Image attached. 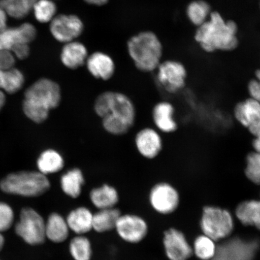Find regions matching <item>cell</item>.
Wrapping results in <instances>:
<instances>
[{
    "label": "cell",
    "instance_id": "obj_11",
    "mask_svg": "<svg viewBox=\"0 0 260 260\" xmlns=\"http://www.w3.org/2000/svg\"><path fill=\"white\" fill-rule=\"evenodd\" d=\"M50 23L52 36L55 40L64 44L76 41L84 29L82 21L74 15H56Z\"/></svg>",
    "mask_w": 260,
    "mask_h": 260
},
{
    "label": "cell",
    "instance_id": "obj_41",
    "mask_svg": "<svg viewBox=\"0 0 260 260\" xmlns=\"http://www.w3.org/2000/svg\"><path fill=\"white\" fill-rule=\"evenodd\" d=\"M5 242L4 237H3L2 233H0V251H2L3 246H4Z\"/></svg>",
    "mask_w": 260,
    "mask_h": 260
},
{
    "label": "cell",
    "instance_id": "obj_5",
    "mask_svg": "<svg viewBox=\"0 0 260 260\" xmlns=\"http://www.w3.org/2000/svg\"><path fill=\"white\" fill-rule=\"evenodd\" d=\"M200 226L204 235L217 243L223 242L229 239L235 230V216L228 209L208 205L203 209Z\"/></svg>",
    "mask_w": 260,
    "mask_h": 260
},
{
    "label": "cell",
    "instance_id": "obj_1",
    "mask_svg": "<svg viewBox=\"0 0 260 260\" xmlns=\"http://www.w3.org/2000/svg\"><path fill=\"white\" fill-rule=\"evenodd\" d=\"M93 111L110 135L124 136L134 126L137 110L131 98L116 90H106L94 100Z\"/></svg>",
    "mask_w": 260,
    "mask_h": 260
},
{
    "label": "cell",
    "instance_id": "obj_12",
    "mask_svg": "<svg viewBox=\"0 0 260 260\" xmlns=\"http://www.w3.org/2000/svg\"><path fill=\"white\" fill-rule=\"evenodd\" d=\"M162 245L169 260H188L193 255L192 246L184 234L175 228L166 230Z\"/></svg>",
    "mask_w": 260,
    "mask_h": 260
},
{
    "label": "cell",
    "instance_id": "obj_13",
    "mask_svg": "<svg viewBox=\"0 0 260 260\" xmlns=\"http://www.w3.org/2000/svg\"><path fill=\"white\" fill-rule=\"evenodd\" d=\"M115 230L123 241L136 244L141 242L147 236L148 225L141 216L133 214H121Z\"/></svg>",
    "mask_w": 260,
    "mask_h": 260
},
{
    "label": "cell",
    "instance_id": "obj_39",
    "mask_svg": "<svg viewBox=\"0 0 260 260\" xmlns=\"http://www.w3.org/2000/svg\"><path fill=\"white\" fill-rule=\"evenodd\" d=\"M83 1L90 5L102 6L107 4L109 0H83Z\"/></svg>",
    "mask_w": 260,
    "mask_h": 260
},
{
    "label": "cell",
    "instance_id": "obj_14",
    "mask_svg": "<svg viewBox=\"0 0 260 260\" xmlns=\"http://www.w3.org/2000/svg\"><path fill=\"white\" fill-rule=\"evenodd\" d=\"M134 142L139 154L147 160L158 157L164 149L161 133L151 126L140 129L136 133Z\"/></svg>",
    "mask_w": 260,
    "mask_h": 260
},
{
    "label": "cell",
    "instance_id": "obj_23",
    "mask_svg": "<svg viewBox=\"0 0 260 260\" xmlns=\"http://www.w3.org/2000/svg\"><path fill=\"white\" fill-rule=\"evenodd\" d=\"M70 232L66 218L59 213H52L45 221V237L52 242L66 241Z\"/></svg>",
    "mask_w": 260,
    "mask_h": 260
},
{
    "label": "cell",
    "instance_id": "obj_25",
    "mask_svg": "<svg viewBox=\"0 0 260 260\" xmlns=\"http://www.w3.org/2000/svg\"><path fill=\"white\" fill-rule=\"evenodd\" d=\"M121 214V211L116 207L98 210L93 214L92 230L103 233L115 229Z\"/></svg>",
    "mask_w": 260,
    "mask_h": 260
},
{
    "label": "cell",
    "instance_id": "obj_26",
    "mask_svg": "<svg viewBox=\"0 0 260 260\" xmlns=\"http://www.w3.org/2000/svg\"><path fill=\"white\" fill-rule=\"evenodd\" d=\"M191 246L193 255L200 260H213L218 248L216 241L203 233L196 237Z\"/></svg>",
    "mask_w": 260,
    "mask_h": 260
},
{
    "label": "cell",
    "instance_id": "obj_8",
    "mask_svg": "<svg viewBox=\"0 0 260 260\" xmlns=\"http://www.w3.org/2000/svg\"><path fill=\"white\" fill-rule=\"evenodd\" d=\"M156 71V81L165 93L175 95L186 86L187 71L180 61L173 60L162 61Z\"/></svg>",
    "mask_w": 260,
    "mask_h": 260
},
{
    "label": "cell",
    "instance_id": "obj_6",
    "mask_svg": "<svg viewBox=\"0 0 260 260\" xmlns=\"http://www.w3.org/2000/svg\"><path fill=\"white\" fill-rule=\"evenodd\" d=\"M24 96V102L51 112L60 106L62 92L56 81L42 78L26 90Z\"/></svg>",
    "mask_w": 260,
    "mask_h": 260
},
{
    "label": "cell",
    "instance_id": "obj_10",
    "mask_svg": "<svg viewBox=\"0 0 260 260\" xmlns=\"http://www.w3.org/2000/svg\"><path fill=\"white\" fill-rule=\"evenodd\" d=\"M235 121L245 128L252 137L260 132V102L251 98L240 101L234 107Z\"/></svg>",
    "mask_w": 260,
    "mask_h": 260
},
{
    "label": "cell",
    "instance_id": "obj_32",
    "mask_svg": "<svg viewBox=\"0 0 260 260\" xmlns=\"http://www.w3.org/2000/svg\"><path fill=\"white\" fill-rule=\"evenodd\" d=\"M32 10L38 22L47 23L56 16L57 6L53 0H37L32 5Z\"/></svg>",
    "mask_w": 260,
    "mask_h": 260
},
{
    "label": "cell",
    "instance_id": "obj_21",
    "mask_svg": "<svg viewBox=\"0 0 260 260\" xmlns=\"http://www.w3.org/2000/svg\"><path fill=\"white\" fill-rule=\"evenodd\" d=\"M91 203L98 210L116 207L119 200L118 191L109 184L94 187L89 193Z\"/></svg>",
    "mask_w": 260,
    "mask_h": 260
},
{
    "label": "cell",
    "instance_id": "obj_35",
    "mask_svg": "<svg viewBox=\"0 0 260 260\" xmlns=\"http://www.w3.org/2000/svg\"><path fill=\"white\" fill-rule=\"evenodd\" d=\"M11 51L15 58H18L19 59H24L30 54V47L28 44L18 43L15 44L12 48Z\"/></svg>",
    "mask_w": 260,
    "mask_h": 260
},
{
    "label": "cell",
    "instance_id": "obj_2",
    "mask_svg": "<svg viewBox=\"0 0 260 260\" xmlns=\"http://www.w3.org/2000/svg\"><path fill=\"white\" fill-rule=\"evenodd\" d=\"M237 31L235 21H225L218 12H211L209 19L198 27L194 40L207 53L233 51L239 45Z\"/></svg>",
    "mask_w": 260,
    "mask_h": 260
},
{
    "label": "cell",
    "instance_id": "obj_37",
    "mask_svg": "<svg viewBox=\"0 0 260 260\" xmlns=\"http://www.w3.org/2000/svg\"><path fill=\"white\" fill-rule=\"evenodd\" d=\"M8 15L0 6V30L7 27Z\"/></svg>",
    "mask_w": 260,
    "mask_h": 260
},
{
    "label": "cell",
    "instance_id": "obj_31",
    "mask_svg": "<svg viewBox=\"0 0 260 260\" xmlns=\"http://www.w3.org/2000/svg\"><path fill=\"white\" fill-rule=\"evenodd\" d=\"M243 172L250 183L260 186V152L252 150L247 154Z\"/></svg>",
    "mask_w": 260,
    "mask_h": 260
},
{
    "label": "cell",
    "instance_id": "obj_4",
    "mask_svg": "<svg viewBox=\"0 0 260 260\" xmlns=\"http://www.w3.org/2000/svg\"><path fill=\"white\" fill-rule=\"evenodd\" d=\"M51 182L39 171H21L6 176L0 182V188L6 193L34 198L47 193Z\"/></svg>",
    "mask_w": 260,
    "mask_h": 260
},
{
    "label": "cell",
    "instance_id": "obj_9",
    "mask_svg": "<svg viewBox=\"0 0 260 260\" xmlns=\"http://www.w3.org/2000/svg\"><path fill=\"white\" fill-rule=\"evenodd\" d=\"M148 198L152 209L162 215L174 213L180 204V194L177 188L166 181L155 184L149 191Z\"/></svg>",
    "mask_w": 260,
    "mask_h": 260
},
{
    "label": "cell",
    "instance_id": "obj_34",
    "mask_svg": "<svg viewBox=\"0 0 260 260\" xmlns=\"http://www.w3.org/2000/svg\"><path fill=\"white\" fill-rule=\"evenodd\" d=\"M15 57L11 51L0 50V70H8L14 67Z\"/></svg>",
    "mask_w": 260,
    "mask_h": 260
},
{
    "label": "cell",
    "instance_id": "obj_33",
    "mask_svg": "<svg viewBox=\"0 0 260 260\" xmlns=\"http://www.w3.org/2000/svg\"><path fill=\"white\" fill-rule=\"evenodd\" d=\"M14 222V212L7 203L0 202V233L6 232Z\"/></svg>",
    "mask_w": 260,
    "mask_h": 260
},
{
    "label": "cell",
    "instance_id": "obj_16",
    "mask_svg": "<svg viewBox=\"0 0 260 260\" xmlns=\"http://www.w3.org/2000/svg\"><path fill=\"white\" fill-rule=\"evenodd\" d=\"M37 35L35 26L27 22L16 27H6L0 30V50L11 51L16 44H29Z\"/></svg>",
    "mask_w": 260,
    "mask_h": 260
},
{
    "label": "cell",
    "instance_id": "obj_22",
    "mask_svg": "<svg viewBox=\"0 0 260 260\" xmlns=\"http://www.w3.org/2000/svg\"><path fill=\"white\" fill-rule=\"evenodd\" d=\"M93 214L86 207L71 211L66 219L70 230L76 235H85L92 230Z\"/></svg>",
    "mask_w": 260,
    "mask_h": 260
},
{
    "label": "cell",
    "instance_id": "obj_20",
    "mask_svg": "<svg viewBox=\"0 0 260 260\" xmlns=\"http://www.w3.org/2000/svg\"><path fill=\"white\" fill-rule=\"evenodd\" d=\"M235 215L243 226L253 227L260 232V199L242 201L236 207Z\"/></svg>",
    "mask_w": 260,
    "mask_h": 260
},
{
    "label": "cell",
    "instance_id": "obj_24",
    "mask_svg": "<svg viewBox=\"0 0 260 260\" xmlns=\"http://www.w3.org/2000/svg\"><path fill=\"white\" fill-rule=\"evenodd\" d=\"M63 155L56 149L49 148L41 152L37 160L38 171L48 176L58 173L65 167Z\"/></svg>",
    "mask_w": 260,
    "mask_h": 260
},
{
    "label": "cell",
    "instance_id": "obj_3",
    "mask_svg": "<svg viewBox=\"0 0 260 260\" xmlns=\"http://www.w3.org/2000/svg\"><path fill=\"white\" fill-rule=\"evenodd\" d=\"M127 48L135 67L143 73L153 72L161 62L162 45L153 32L143 31L134 36L128 42Z\"/></svg>",
    "mask_w": 260,
    "mask_h": 260
},
{
    "label": "cell",
    "instance_id": "obj_42",
    "mask_svg": "<svg viewBox=\"0 0 260 260\" xmlns=\"http://www.w3.org/2000/svg\"><path fill=\"white\" fill-rule=\"evenodd\" d=\"M255 78L256 80H258L259 81H260V69L255 71Z\"/></svg>",
    "mask_w": 260,
    "mask_h": 260
},
{
    "label": "cell",
    "instance_id": "obj_40",
    "mask_svg": "<svg viewBox=\"0 0 260 260\" xmlns=\"http://www.w3.org/2000/svg\"><path fill=\"white\" fill-rule=\"evenodd\" d=\"M6 102V96L5 93H3V91L0 90V110L4 106Z\"/></svg>",
    "mask_w": 260,
    "mask_h": 260
},
{
    "label": "cell",
    "instance_id": "obj_18",
    "mask_svg": "<svg viewBox=\"0 0 260 260\" xmlns=\"http://www.w3.org/2000/svg\"><path fill=\"white\" fill-rule=\"evenodd\" d=\"M87 48L76 41L65 44L60 53V60L64 67L76 70L86 64L88 57Z\"/></svg>",
    "mask_w": 260,
    "mask_h": 260
},
{
    "label": "cell",
    "instance_id": "obj_43",
    "mask_svg": "<svg viewBox=\"0 0 260 260\" xmlns=\"http://www.w3.org/2000/svg\"><path fill=\"white\" fill-rule=\"evenodd\" d=\"M32 2H34H34H35V1H37V0H32Z\"/></svg>",
    "mask_w": 260,
    "mask_h": 260
},
{
    "label": "cell",
    "instance_id": "obj_27",
    "mask_svg": "<svg viewBox=\"0 0 260 260\" xmlns=\"http://www.w3.org/2000/svg\"><path fill=\"white\" fill-rule=\"evenodd\" d=\"M24 75L20 71L12 68L8 70H0V90L10 94L21 89L24 84Z\"/></svg>",
    "mask_w": 260,
    "mask_h": 260
},
{
    "label": "cell",
    "instance_id": "obj_15",
    "mask_svg": "<svg viewBox=\"0 0 260 260\" xmlns=\"http://www.w3.org/2000/svg\"><path fill=\"white\" fill-rule=\"evenodd\" d=\"M151 118L154 128L161 134H173L177 131L178 124L175 119V107L169 101L155 103L152 109Z\"/></svg>",
    "mask_w": 260,
    "mask_h": 260
},
{
    "label": "cell",
    "instance_id": "obj_19",
    "mask_svg": "<svg viewBox=\"0 0 260 260\" xmlns=\"http://www.w3.org/2000/svg\"><path fill=\"white\" fill-rule=\"evenodd\" d=\"M85 177L82 170L78 167L70 168L60 178V186L63 193L73 199H77L82 193L85 184Z\"/></svg>",
    "mask_w": 260,
    "mask_h": 260
},
{
    "label": "cell",
    "instance_id": "obj_36",
    "mask_svg": "<svg viewBox=\"0 0 260 260\" xmlns=\"http://www.w3.org/2000/svg\"><path fill=\"white\" fill-rule=\"evenodd\" d=\"M248 96L260 102V81L253 78L247 84Z\"/></svg>",
    "mask_w": 260,
    "mask_h": 260
},
{
    "label": "cell",
    "instance_id": "obj_28",
    "mask_svg": "<svg viewBox=\"0 0 260 260\" xmlns=\"http://www.w3.org/2000/svg\"><path fill=\"white\" fill-rule=\"evenodd\" d=\"M211 7L204 0H194L187 6L186 14L188 19L194 25L199 27L210 17Z\"/></svg>",
    "mask_w": 260,
    "mask_h": 260
},
{
    "label": "cell",
    "instance_id": "obj_7",
    "mask_svg": "<svg viewBox=\"0 0 260 260\" xmlns=\"http://www.w3.org/2000/svg\"><path fill=\"white\" fill-rule=\"evenodd\" d=\"M15 230L16 235L28 245H41L47 239L45 220L37 211L30 207L21 210Z\"/></svg>",
    "mask_w": 260,
    "mask_h": 260
},
{
    "label": "cell",
    "instance_id": "obj_38",
    "mask_svg": "<svg viewBox=\"0 0 260 260\" xmlns=\"http://www.w3.org/2000/svg\"><path fill=\"white\" fill-rule=\"evenodd\" d=\"M251 146L252 150L260 152V132L252 137Z\"/></svg>",
    "mask_w": 260,
    "mask_h": 260
},
{
    "label": "cell",
    "instance_id": "obj_29",
    "mask_svg": "<svg viewBox=\"0 0 260 260\" xmlns=\"http://www.w3.org/2000/svg\"><path fill=\"white\" fill-rule=\"evenodd\" d=\"M32 0H0V6L6 15L20 19L27 16L32 10Z\"/></svg>",
    "mask_w": 260,
    "mask_h": 260
},
{
    "label": "cell",
    "instance_id": "obj_30",
    "mask_svg": "<svg viewBox=\"0 0 260 260\" xmlns=\"http://www.w3.org/2000/svg\"><path fill=\"white\" fill-rule=\"evenodd\" d=\"M69 250L74 260H91L92 248L90 240L84 235H77L71 239Z\"/></svg>",
    "mask_w": 260,
    "mask_h": 260
},
{
    "label": "cell",
    "instance_id": "obj_17",
    "mask_svg": "<svg viewBox=\"0 0 260 260\" xmlns=\"http://www.w3.org/2000/svg\"><path fill=\"white\" fill-rule=\"evenodd\" d=\"M85 64L91 76L97 80L109 81L115 73L116 66L112 58L102 52L90 55Z\"/></svg>",
    "mask_w": 260,
    "mask_h": 260
}]
</instances>
